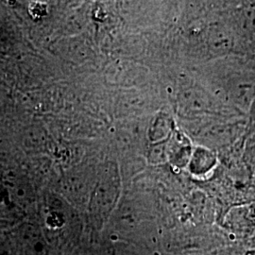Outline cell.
<instances>
[{
  "mask_svg": "<svg viewBox=\"0 0 255 255\" xmlns=\"http://www.w3.org/2000/svg\"><path fill=\"white\" fill-rule=\"evenodd\" d=\"M218 165V155L211 147L198 146L193 148L188 168L195 177L203 178L214 171Z\"/></svg>",
  "mask_w": 255,
  "mask_h": 255,
  "instance_id": "1",
  "label": "cell"
},
{
  "mask_svg": "<svg viewBox=\"0 0 255 255\" xmlns=\"http://www.w3.org/2000/svg\"><path fill=\"white\" fill-rule=\"evenodd\" d=\"M206 44L213 52L224 54L234 48V36L227 27L213 25L206 32Z\"/></svg>",
  "mask_w": 255,
  "mask_h": 255,
  "instance_id": "2",
  "label": "cell"
},
{
  "mask_svg": "<svg viewBox=\"0 0 255 255\" xmlns=\"http://www.w3.org/2000/svg\"><path fill=\"white\" fill-rule=\"evenodd\" d=\"M184 105L186 111L191 114H210L213 110L214 103L209 96L203 91L192 90L184 94Z\"/></svg>",
  "mask_w": 255,
  "mask_h": 255,
  "instance_id": "3",
  "label": "cell"
},
{
  "mask_svg": "<svg viewBox=\"0 0 255 255\" xmlns=\"http://www.w3.org/2000/svg\"><path fill=\"white\" fill-rule=\"evenodd\" d=\"M170 127H169V121L164 119H158L155 121L154 126H153V133L155 137L157 138H161L164 137L168 133L167 131H169Z\"/></svg>",
  "mask_w": 255,
  "mask_h": 255,
  "instance_id": "4",
  "label": "cell"
},
{
  "mask_svg": "<svg viewBox=\"0 0 255 255\" xmlns=\"http://www.w3.org/2000/svg\"><path fill=\"white\" fill-rule=\"evenodd\" d=\"M250 112H251V126H255V98L251 107H250Z\"/></svg>",
  "mask_w": 255,
  "mask_h": 255,
  "instance_id": "5",
  "label": "cell"
}]
</instances>
